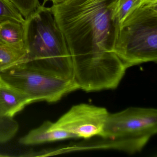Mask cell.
<instances>
[{"instance_id": "1", "label": "cell", "mask_w": 157, "mask_h": 157, "mask_svg": "<svg viewBox=\"0 0 157 157\" xmlns=\"http://www.w3.org/2000/svg\"><path fill=\"white\" fill-rule=\"evenodd\" d=\"M119 0H65L49 8L64 36L74 79L87 92L116 89L126 68L114 52Z\"/></svg>"}, {"instance_id": "2", "label": "cell", "mask_w": 157, "mask_h": 157, "mask_svg": "<svg viewBox=\"0 0 157 157\" xmlns=\"http://www.w3.org/2000/svg\"><path fill=\"white\" fill-rule=\"evenodd\" d=\"M25 26L26 55L23 63L74 80L71 56L49 8L41 5L25 19Z\"/></svg>"}, {"instance_id": "3", "label": "cell", "mask_w": 157, "mask_h": 157, "mask_svg": "<svg viewBox=\"0 0 157 157\" xmlns=\"http://www.w3.org/2000/svg\"><path fill=\"white\" fill-rule=\"evenodd\" d=\"M114 52L127 69L157 61V0H147L120 26Z\"/></svg>"}, {"instance_id": "4", "label": "cell", "mask_w": 157, "mask_h": 157, "mask_svg": "<svg viewBox=\"0 0 157 157\" xmlns=\"http://www.w3.org/2000/svg\"><path fill=\"white\" fill-rule=\"evenodd\" d=\"M0 78L28 96L33 103L57 102L77 90L74 80L61 78L27 63H21L0 72Z\"/></svg>"}, {"instance_id": "5", "label": "cell", "mask_w": 157, "mask_h": 157, "mask_svg": "<svg viewBox=\"0 0 157 157\" xmlns=\"http://www.w3.org/2000/svg\"><path fill=\"white\" fill-rule=\"evenodd\" d=\"M157 132V110L151 107H130L109 113L99 136L108 138H151Z\"/></svg>"}, {"instance_id": "6", "label": "cell", "mask_w": 157, "mask_h": 157, "mask_svg": "<svg viewBox=\"0 0 157 157\" xmlns=\"http://www.w3.org/2000/svg\"><path fill=\"white\" fill-rule=\"evenodd\" d=\"M108 114L104 107L81 103L72 106L54 123L77 139H89L101 135Z\"/></svg>"}, {"instance_id": "7", "label": "cell", "mask_w": 157, "mask_h": 157, "mask_svg": "<svg viewBox=\"0 0 157 157\" xmlns=\"http://www.w3.org/2000/svg\"><path fill=\"white\" fill-rule=\"evenodd\" d=\"M150 139L148 137L108 138L96 136L86 139L87 141L60 147V150L61 153H65L88 150L113 149L133 154L141 151Z\"/></svg>"}, {"instance_id": "8", "label": "cell", "mask_w": 157, "mask_h": 157, "mask_svg": "<svg viewBox=\"0 0 157 157\" xmlns=\"http://www.w3.org/2000/svg\"><path fill=\"white\" fill-rule=\"evenodd\" d=\"M32 100L21 91L0 78V117L13 118Z\"/></svg>"}, {"instance_id": "9", "label": "cell", "mask_w": 157, "mask_h": 157, "mask_svg": "<svg viewBox=\"0 0 157 157\" xmlns=\"http://www.w3.org/2000/svg\"><path fill=\"white\" fill-rule=\"evenodd\" d=\"M71 139H77L73 134L57 126L54 122L46 121L21 137L19 141L22 145L30 146Z\"/></svg>"}, {"instance_id": "10", "label": "cell", "mask_w": 157, "mask_h": 157, "mask_svg": "<svg viewBox=\"0 0 157 157\" xmlns=\"http://www.w3.org/2000/svg\"><path fill=\"white\" fill-rule=\"evenodd\" d=\"M0 42L15 49L26 51L25 24L10 21L0 23Z\"/></svg>"}, {"instance_id": "11", "label": "cell", "mask_w": 157, "mask_h": 157, "mask_svg": "<svg viewBox=\"0 0 157 157\" xmlns=\"http://www.w3.org/2000/svg\"><path fill=\"white\" fill-rule=\"evenodd\" d=\"M26 51L18 50L0 42V72L23 63Z\"/></svg>"}, {"instance_id": "12", "label": "cell", "mask_w": 157, "mask_h": 157, "mask_svg": "<svg viewBox=\"0 0 157 157\" xmlns=\"http://www.w3.org/2000/svg\"><path fill=\"white\" fill-rule=\"evenodd\" d=\"M8 21L25 24V19L10 0H0V23Z\"/></svg>"}, {"instance_id": "13", "label": "cell", "mask_w": 157, "mask_h": 157, "mask_svg": "<svg viewBox=\"0 0 157 157\" xmlns=\"http://www.w3.org/2000/svg\"><path fill=\"white\" fill-rule=\"evenodd\" d=\"M19 129V123L14 118L0 117V144L11 140Z\"/></svg>"}, {"instance_id": "14", "label": "cell", "mask_w": 157, "mask_h": 157, "mask_svg": "<svg viewBox=\"0 0 157 157\" xmlns=\"http://www.w3.org/2000/svg\"><path fill=\"white\" fill-rule=\"evenodd\" d=\"M147 0H119L117 16L120 26L125 19Z\"/></svg>"}, {"instance_id": "15", "label": "cell", "mask_w": 157, "mask_h": 157, "mask_svg": "<svg viewBox=\"0 0 157 157\" xmlns=\"http://www.w3.org/2000/svg\"><path fill=\"white\" fill-rule=\"evenodd\" d=\"M25 19L31 16L41 5L38 0H10Z\"/></svg>"}, {"instance_id": "16", "label": "cell", "mask_w": 157, "mask_h": 157, "mask_svg": "<svg viewBox=\"0 0 157 157\" xmlns=\"http://www.w3.org/2000/svg\"><path fill=\"white\" fill-rule=\"evenodd\" d=\"M65 0H44L43 5L44 6L45 4L48 2H51L53 4H57L63 2Z\"/></svg>"}, {"instance_id": "17", "label": "cell", "mask_w": 157, "mask_h": 157, "mask_svg": "<svg viewBox=\"0 0 157 157\" xmlns=\"http://www.w3.org/2000/svg\"><path fill=\"white\" fill-rule=\"evenodd\" d=\"M10 157V156L8 155H4V154H1L0 153V157Z\"/></svg>"}]
</instances>
